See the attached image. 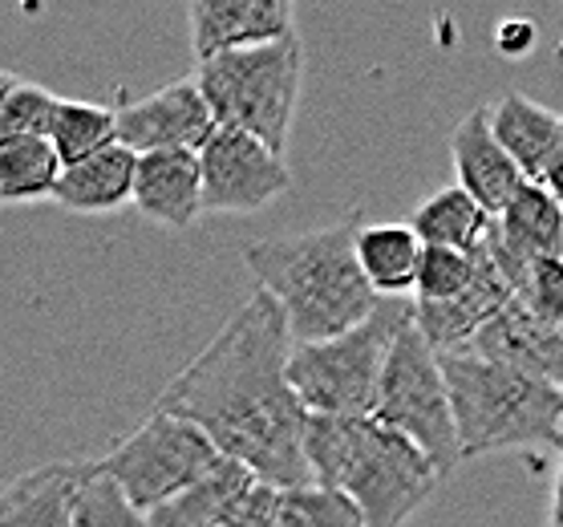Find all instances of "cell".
<instances>
[{"instance_id": "obj_1", "label": "cell", "mask_w": 563, "mask_h": 527, "mask_svg": "<svg viewBox=\"0 0 563 527\" xmlns=\"http://www.w3.org/2000/svg\"><path fill=\"white\" fill-rule=\"evenodd\" d=\"M292 329L272 293L256 288L203 353L170 377L154 410L199 426L228 459L276 491L312 487L308 410L288 382Z\"/></svg>"}, {"instance_id": "obj_2", "label": "cell", "mask_w": 563, "mask_h": 527, "mask_svg": "<svg viewBox=\"0 0 563 527\" xmlns=\"http://www.w3.org/2000/svg\"><path fill=\"white\" fill-rule=\"evenodd\" d=\"M361 228L365 223L349 216L333 228L260 240L244 252L260 288L284 309L296 345L345 337L382 309V296L373 293L357 260Z\"/></svg>"}, {"instance_id": "obj_3", "label": "cell", "mask_w": 563, "mask_h": 527, "mask_svg": "<svg viewBox=\"0 0 563 527\" xmlns=\"http://www.w3.org/2000/svg\"><path fill=\"white\" fill-rule=\"evenodd\" d=\"M305 454L312 483L349 495L369 527H406L446 483L422 447L377 418L308 414Z\"/></svg>"}, {"instance_id": "obj_4", "label": "cell", "mask_w": 563, "mask_h": 527, "mask_svg": "<svg viewBox=\"0 0 563 527\" xmlns=\"http://www.w3.org/2000/svg\"><path fill=\"white\" fill-rule=\"evenodd\" d=\"M442 373L462 459H483L495 450H563L560 386L474 353H446Z\"/></svg>"}, {"instance_id": "obj_5", "label": "cell", "mask_w": 563, "mask_h": 527, "mask_svg": "<svg viewBox=\"0 0 563 527\" xmlns=\"http://www.w3.org/2000/svg\"><path fill=\"white\" fill-rule=\"evenodd\" d=\"M195 81L216 114V127L240 130L284 155L305 86V41L296 33L272 45L199 62Z\"/></svg>"}, {"instance_id": "obj_6", "label": "cell", "mask_w": 563, "mask_h": 527, "mask_svg": "<svg viewBox=\"0 0 563 527\" xmlns=\"http://www.w3.org/2000/svg\"><path fill=\"white\" fill-rule=\"evenodd\" d=\"M413 317V300H382L369 321L333 341L296 345L288 382L308 414L320 418H373L385 358L397 329Z\"/></svg>"}, {"instance_id": "obj_7", "label": "cell", "mask_w": 563, "mask_h": 527, "mask_svg": "<svg viewBox=\"0 0 563 527\" xmlns=\"http://www.w3.org/2000/svg\"><path fill=\"white\" fill-rule=\"evenodd\" d=\"M373 418L382 426H389V430H397V435H406L413 447H422L446 479L462 463L459 426H454V406H450L442 358H438V349L422 337L413 317L397 329L394 349L385 358Z\"/></svg>"}, {"instance_id": "obj_8", "label": "cell", "mask_w": 563, "mask_h": 527, "mask_svg": "<svg viewBox=\"0 0 563 527\" xmlns=\"http://www.w3.org/2000/svg\"><path fill=\"white\" fill-rule=\"evenodd\" d=\"M223 459L228 454L199 426L154 410L134 435H126L106 459H98V466L126 491L142 515H151L211 475Z\"/></svg>"}, {"instance_id": "obj_9", "label": "cell", "mask_w": 563, "mask_h": 527, "mask_svg": "<svg viewBox=\"0 0 563 527\" xmlns=\"http://www.w3.org/2000/svg\"><path fill=\"white\" fill-rule=\"evenodd\" d=\"M199 171H203V211L211 216L216 211L219 216H247L292 187L284 155L228 127H219L203 142Z\"/></svg>"}, {"instance_id": "obj_10", "label": "cell", "mask_w": 563, "mask_h": 527, "mask_svg": "<svg viewBox=\"0 0 563 527\" xmlns=\"http://www.w3.org/2000/svg\"><path fill=\"white\" fill-rule=\"evenodd\" d=\"M216 114L195 78L170 81L139 102L118 106V142L134 155L154 151H203L216 134Z\"/></svg>"}, {"instance_id": "obj_11", "label": "cell", "mask_w": 563, "mask_h": 527, "mask_svg": "<svg viewBox=\"0 0 563 527\" xmlns=\"http://www.w3.org/2000/svg\"><path fill=\"white\" fill-rule=\"evenodd\" d=\"M195 62L256 50L296 37V9L288 0H191L187 4Z\"/></svg>"}, {"instance_id": "obj_12", "label": "cell", "mask_w": 563, "mask_h": 527, "mask_svg": "<svg viewBox=\"0 0 563 527\" xmlns=\"http://www.w3.org/2000/svg\"><path fill=\"white\" fill-rule=\"evenodd\" d=\"M499 272L507 276L511 293L519 296L523 281L531 276L536 260L563 256V207L539 183H523L511 207L495 219V232L487 240Z\"/></svg>"}, {"instance_id": "obj_13", "label": "cell", "mask_w": 563, "mask_h": 527, "mask_svg": "<svg viewBox=\"0 0 563 527\" xmlns=\"http://www.w3.org/2000/svg\"><path fill=\"white\" fill-rule=\"evenodd\" d=\"M450 158H454V179L487 216L499 219L511 199L523 187V171L503 151V142L490 130V106H474L450 134Z\"/></svg>"}, {"instance_id": "obj_14", "label": "cell", "mask_w": 563, "mask_h": 527, "mask_svg": "<svg viewBox=\"0 0 563 527\" xmlns=\"http://www.w3.org/2000/svg\"><path fill=\"white\" fill-rule=\"evenodd\" d=\"M511 300V284H507V276H503L495 256L483 244V252H478V276H474L471 288L454 296V300H442V305H418L413 300V321H418L426 341L438 349V358H446V353H462V349L471 345L474 337L483 333Z\"/></svg>"}, {"instance_id": "obj_15", "label": "cell", "mask_w": 563, "mask_h": 527, "mask_svg": "<svg viewBox=\"0 0 563 527\" xmlns=\"http://www.w3.org/2000/svg\"><path fill=\"white\" fill-rule=\"evenodd\" d=\"M462 353L499 361L507 370L531 373L539 382L563 389V329L539 321L536 312L519 305V300H511Z\"/></svg>"}, {"instance_id": "obj_16", "label": "cell", "mask_w": 563, "mask_h": 527, "mask_svg": "<svg viewBox=\"0 0 563 527\" xmlns=\"http://www.w3.org/2000/svg\"><path fill=\"white\" fill-rule=\"evenodd\" d=\"M134 207L154 219L158 228L183 232L203 211V171L199 151H154L139 155V179H134Z\"/></svg>"}, {"instance_id": "obj_17", "label": "cell", "mask_w": 563, "mask_h": 527, "mask_svg": "<svg viewBox=\"0 0 563 527\" xmlns=\"http://www.w3.org/2000/svg\"><path fill=\"white\" fill-rule=\"evenodd\" d=\"M90 466L93 463L81 459H62L13 479L0 491V527H69L77 491L90 479Z\"/></svg>"}, {"instance_id": "obj_18", "label": "cell", "mask_w": 563, "mask_h": 527, "mask_svg": "<svg viewBox=\"0 0 563 527\" xmlns=\"http://www.w3.org/2000/svg\"><path fill=\"white\" fill-rule=\"evenodd\" d=\"M490 130L503 142V151L515 158V167L523 171L527 183L543 179V171L563 146V118L519 90L503 94L490 106Z\"/></svg>"}, {"instance_id": "obj_19", "label": "cell", "mask_w": 563, "mask_h": 527, "mask_svg": "<svg viewBox=\"0 0 563 527\" xmlns=\"http://www.w3.org/2000/svg\"><path fill=\"white\" fill-rule=\"evenodd\" d=\"M134 179H139V155L114 142L102 155L65 167L53 199L77 216H106L134 204Z\"/></svg>"}, {"instance_id": "obj_20", "label": "cell", "mask_w": 563, "mask_h": 527, "mask_svg": "<svg viewBox=\"0 0 563 527\" xmlns=\"http://www.w3.org/2000/svg\"><path fill=\"white\" fill-rule=\"evenodd\" d=\"M426 244L410 223H365L357 235V260L365 281L382 300H406L418 288Z\"/></svg>"}, {"instance_id": "obj_21", "label": "cell", "mask_w": 563, "mask_h": 527, "mask_svg": "<svg viewBox=\"0 0 563 527\" xmlns=\"http://www.w3.org/2000/svg\"><path fill=\"white\" fill-rule=\"evenodd\" d=\"M256 483L260 479L247 466H240L235 459H223L195 487H187L183 495L163 503L158 512L146 515V527H223V519L235 512V503L244 499Z\"/></svg>"}, {"instance_id": "obj_22", "label": "cell", "mask_w": 563, "mask_h": 527, "mask_svg": "<svg viewBox=\"0 0 563 527\" xmlns=\"http://www.w3.org/2000/svg\"><path fill=\"white\" fill-rule=\"evenodd\" d=\"M410 228L426 248H454V252H478L495 232V216H487L471 195L454 187H442L430 199L413 207Z\"/></svg>"}, {"instance_id": "obj_23", "label": "cell", "mask_w": 563, "mask_h": 527, "mask_svg": "<svg viewBox=\"0 0 563 527\" xmlns=\"http://www.w3.org/2000/svg\"><path fill=\"white\" fill-rule=\"evenodd\" d=\"M62 175L65 163L49 139H16L0 146V204L53 199Z\"/></svg>"}, {"instance_id": "obj_24", "label": "cell", "mask_w": 563, "mask_h": 527, "mask_svg": "<svg viewBox=\"0 0 563 527\" xmlns=\"http://www.w3.org/2000/svg\"><path fill=\"white\" fill-rule=\"evenodd\" d=\"M49 142L53 151L62 155L65 167L102 155V151H110L118 142V110H106V106H93V102H74V98H57Z\"/></svg>"}, {"instance_id": "obj_25", "label": "cell", "mask_w": 563, "mask_h": 527, "mask_svg": "<svg viewBox=\"0 0 563 527\" xmlns=\"http://www.w3.org/2000/svg\"><path fill=\"white\" fill-rule=\"evenodd\" d=\"M280 527H369L361 507L341 491L292 487L280 491Z\"/></svg>"}, {"instance_id": "obj_26", "label": "cell", "mask_w": 563, "mask_h": 527, "mask_svg": "<svg viewBox=\"0 0 563 527\" xmlns=\"http://www.w3.org/2000/svg\"><path fill=\"white\" fill-rule=\"evenodd\" d=\"M69 527H146V515L130 503V495L106 475L102 466H90V479L81 483Z\"/></svg>"}, {"instance_id": "obj_27", "label": "cell", "mask_w": 563, "mask_h": 527, "mask_svg": "<svg viewBox=\"0 0 563 527\" xmlns=\"http://www.w3.org/2000/svg\"><path fill=\"white\" fill-rule=\"evenodd\" d=\"M483 252V248H478ZM478 252H454V248H426L422 272H418V288L413 300L418 305H442L454 300L474 284L478 276Z\"/></svg>"}, {"instance_id": "obj_28", "label": "cell", "mask_w": 563, "mask_h": 527, "mask_svg": "<svg viewBox=\"0 0 563 527\" xmlns=\"http://www.w3.org/2000/svg\"><path fill=\"white\" fill-rule=\"evenodd\" d=\"M53 114H57V94L33 81H16L0 106V146L16 139H49Z\"/></svg>"}, {"instance_id": "obj_29", "label": "cell", "mask_w": 563, "mask_h": 527, "mask_svg": "<svg viewBox=\"0 0 563 527\" xmlns=\"http://www.w3.org/2000/svg\"><path fill=\"white\" fill-rule=\"evenodd\" d=\"M515 300L527 305L539 321L560 325L563 329V256L536 260V268H531V276L523 281V288H519Z\"/></svg>"}, {"instance_id": "obj_30", "label": "cell", "mask_w": 563, "mask_h": 527, "mask_svg": "<svg viewBox=\"0 0 563 527\" xmlns=\"http://www.w3.org/2000/svg\"><path fill=\"white\" fill-rule=\"evenodd\" d=\"M223 527H280V491L256 483L235 503V512L223 519Z\"/></svg>"}, {"instance_id": "obj_31", "label": "cell", "mask_w": 563, "mask_h": 527, "mask_svg": "<svg viewBox=\"0 0 563 527\" xmlns=\"http://www.w3.org/2000/svg\"><path fill=\"white\" fill-rule=\"evenodd\" d=\"M495 41H499L503 53H527L536 45V25L531 21H503Z\"/></svg>"}, {"instance_id": "obj_32", "label": "cell", "mask_w": 563, "mask_h": 527, "mask_svg": "<svg viewBox=\"0 0 563 527\" xmlns=\"http://www.w3.org/2000/svg\"><path fill=\"white\" fill-rule=\"evenodd\" d=\"M539 187H548L551 199H555V204L563 207V146L555 151V158H551V167L543 171V179H539Z\"/></svg>"}, {"instance_id": "obj_33", "label": "cell", "mask_w": 563, "mask_h": 527, "mask_svg": "<svg viewBox=\"0 0 563 527\" xmlns=\"http://www.w3.org/2000/svg\"><path fill=\"white\" fill-rule=\"evenodd\" d=\"M548 527H563V450H560V471H555V491H551Z\"/></svg>"}, {"instance_id": "obj_34", "label": "cell", "mask_w": 563, "mask_h": 527, "mask_svg": "<svg viewBox=\"0 0 563 527\" xmlns=\"http://www.w3.org/2000/svg\"><path fill=\"white\" fill-rule=\"evenodd\" d=\"M16 81H21V78H13V74H4V69H0V106H4V98L13 94Z\"/></svg>"}]
</instances>
